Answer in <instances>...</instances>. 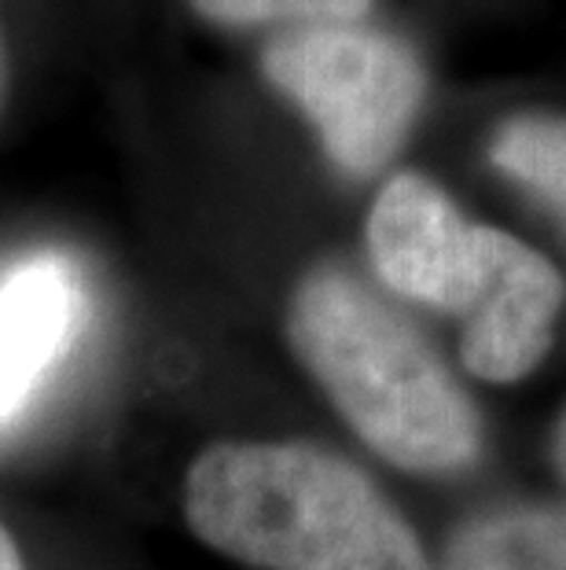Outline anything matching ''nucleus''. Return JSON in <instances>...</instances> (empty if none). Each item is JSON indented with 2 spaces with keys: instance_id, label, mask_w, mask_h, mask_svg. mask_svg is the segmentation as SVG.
I'll return each mask as SVG.
<instances>
[{
  "instance_id": "obj_1",
  "label": "nucleus",
  "mask_w": 566,
  "mask_h": 570,
  "mask_svg": "<svg viewBox=\"0 0 566 570\" xmlns=\"http://www.w3.org/2000/svg\"><path fill=\"white\" fill-rule=\"evenodd\" d=\"M207 549L258 570H435L394 501L312 442H214L185 475Z\"/></svg>"
},
{
  "instance_id": "obj_2",
  "label": "nucleus",
  "mask_w": 566,
  "mask_h": 570,
  "mask_svg": "<svg viewBox=\"0 0 566 570\" xmlns=\"http://www.w3.org/2000/svg\"><path fill=\"white\" fill-rule=\"evenodd\" d=\"M287 343L387 464L449 475L481 453V420L427 335L342 265H317L287 306Z\"/></svg>"
},
{
  "instance_id": "obj_3",
  "label": "nucleus",
  "mask_w": 566,
  "mask_h": 570,
  "mask_svg": "<svg viewBox=\"0 0 566 570\" xmlns=\"http://www.w3.org/2000/svg\"><path fill=\"white\" fill-rule=\"evenodd\" d=\"M261 70L302 107L328 159L349 177L379 174L401 151L427 96L416 48L357 22L284 33L265 48Z\"/></svg>"
},
{
  "instance_id": "obj_4",
  "label": "nucleus",
  "mask_w": 566,
  "mask_h": 570,
  "mask_svg": "<svg viewBox=\"0 0 566 570\" xmlns=\"http://www.w3.org/2000/svg\"><path fill=\"white\" fill-rule=\"evenodd\" d=\"M566 284L545 254L504 228L478 225V287L460 313V361L486 383H519L556 338Z\"/></svg>"
},
{
  "instance_id": "obj_5",
  "label": "nucleus",
  "mask_w": 566,
  "mask_h": 570,
  "mask_svg": "<svg viewBox=\"0 0 566 570\" xmlns=\"http://www.w3.org/2000/svg\"><path fill=\"white\" fill-rule=\"evenodd\" d=\"M368 258L394 295L460 313L478 287V225L424 174H394L368 214Z\"/></svg>"
},
{
  "instance_id": "obj_6",
  "label": "nucleus",
  "mask_w": 566,
  "mask_h": 570,
  "mask_svg": "<svg viewBox=\"0 0 566 570\" xmlns=\"http://www.w3.org/2000/svg\"><path fill=\"white\" fill-rule=\"evenodd\" d=\"M89 321L86 276L56 250L0 273V434L38 402Z\"/></svg>"
},
{
  "instance_id": "obj_7",
  "label": "nucleus",
  "mask_w": 566,
  "mask_h": 570,
  "mask_svg": "<svg viewBox=\"0 0 566 570\" xmlns=\"http://www.w3.org/2000/svg\"><path fill=\"white\" fill-rule=\"evenodd\" d=\"M441 570H566V504L508 501L453 530Z\"/></svg>"
},
{
  "instance_id": "obj_8",
  "label": "nucleus",
  "mask_w": 566,
  "mask_h": 570,
  "mask_svg": "<svg viewBox=\"0 0 566 570\" xmlns=\"http://www.w3.org/2000/svg\"><path fill=\"white\" fill-rule=\"evenodd\" d=\"M489 163L566 225V115L523 111L493 129Z\"/></svg>"
},
{
  "instance_id": "obj_9",
  "label": "nucleus",
  "mask_w": 566,
  "mask_h": 570,
  "mask_svg": "<svg viewBox=\"0 0 566 570\" xmlns=\"http://www.w3.org/2000/svg\"><path fill=\"white\" fill-rule=\"evenodd\" d=\"M202 19L221 27H255V22H357L368 16L371 0H188Z\"/></svg>"
},
{
  "instance_id": "obj_10",
  "label": "nucleus",
  "mask_w": 566,
  "mask_h": 570,
  "mask_svg": "<svg viewBox=\"0 0 566 570\" xmlns=\"http://www.w3.org/2000/svg\"><path fill=\"white\" fill-rule=\"evenodd\" d=\"M0 570H27V560H22L19 544L8 533L4 523H0Z\"/></svg>"
},
{
  "instance_id": "obj_11",
  "label": "nucleus",
  "mask_w": 566,
  "mask_h": 570,
  "mask_svg": "<svg viewBox=\"0 0 566 570\" xmlns=\"http://www.w3.org/2000/svg\"><path fill=\"white\" fill-rule=\"evenodd\" d=\"M552 460H556V471L566 482V409L559 412L556 431H552Z\"/></svg>"
},
{
  "instance_id": "obj_12",
  "label": "nucleus",
  "mask_w": 566,
  "mask_h": 570,
  "mask_svg": "<svg viewBox=\"0 0 566 570\" xmlns=\"http://www.w3.org/2000/svg\"><path fill=\"white\" fill-rule=\"evenodd\" d=\"M0 81H4V52H0Z\"/></svg>"
}]
</instances>
